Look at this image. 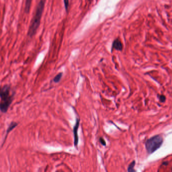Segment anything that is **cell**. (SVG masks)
I'll list each match as a JSON object with an SVG mask.
<instances>
[{
  "mask_svg": "<svg viewBox=\"0 0 172 172\" xmlns=\"http://www.w3.org/2000/svg\"><path fill=\"white\" fill-rule=\"evenodd\" d=\"M45 0H40L36 9L35 12L31 20L28 31V35L32 37L36 34L41 24V19L44 12Z\"/></svg>",
  "mask_w": 172,
  "mask_h": 172,
  "instance_id": "obj_1",
  "label": "cell"
},
{
  "mask_svg": "<svg viewBox=\"0 0 172 172\" xmlns=\"http://www.w3.org/2000/svg\"><path fill=\"white\" fill-rule=\"evenodd\" d=\"M14 95L11 92V86L8 84L0 86V111L6 113L13 100Z\"/></svg>",
  "mask_w": 172,
  "mask_h": 172,
  "instance_id": "obj_2",
  "label": "cell"
},
{
  "mask_svg": "<svg viewBox=\"0 0 172 172\" xmlns=\"http://www.w3.org/2000/svg\"><path fill=\"white\" fill-rule=\"evenodd\" d=\"M163 142V138L161 135H155L147 140L146 143V149L149 154H151L158 149Z\"/></svg>",
  "mask_w": 172,
  "mask_h": 172,
  "instance_id": "obj_3",
  "label": "cell"
},
{
  "mask_svg": "<svg viewBox=\"0 0 172 172\" xmlns=\"http://www.w3.org/2000/svg\"><path fill=\"white\" fill-rule=\"evenodd\" d=\"M80 125V120H77L76 124L74 127V145L77 146L79 142V137H78V130Z\"/></svg>",
  "mask_w": 172,
  "mask_h": 172,
  "instance_id": "obj_4",
  "label": "cell"
},
{
  "mask_svg": "<svg viewBox=\"0 0 172 172\" xmlns=\"http://www.w3.org/2000/svg\"><path fill=\"white\" fill-rule=\"evenodd\" d=\"M17 126H18V123H17V122H12L8 126V129H7V130L6 134V135H5V138H4V143L5 142V141H6L7 137L8 136V135L9 134L10 132L12 131L15 128L17 127Z\"/></svg>",
  "mask_w": 172,
  "mask_h": 172,
  "instance_id": "obj_5",
  "label": "cell"
},
{
  "mask_svg": "<svg viewBox=\"0 0 172 172\" xmlns=\"http://www.w3.org/2000/svg\"><path fill=\"white\" fill-rule=\"evenodd\" d=\"M113 48L117 51H122L123 48L122 44L121 43V41L119 39H116L113 42L112 45Z\"/></svg>",
  "mask_w": 172,
  "mask_h": 172,
  "instance_id": "obj_6",
  "label": "cell"
},
{
  "mask_svg": "<svg viewBox=\"0 0 172 172\" xmlns=\"http://www.w3.org/2000/svg\"><path fill=\"white\" fill-rule=\"evenodd\" d=\"M32 1V0H26V1H25V11L27 14L29 12L31 8Z\"/></svg>",
  "mask_w": 172,
  "mask_h": 172,
  "instance_id": "obj_7",
  "label": "cell"
},
{
  "mask_svg": "<svg viewBox=\"0 0 172 172\" xmlns=\"http://www.w3.org/2000/svg\"><path fill=\"white\" fill-rule=\"evenodd\" d=\"M135 161H133L131 163H130V164L129 165L128 167V172H135V170H134V167L135 166Z\"/></svg>",
  "mask_w": 172,
  "mask_h": 172,
  "instance_id": "obj_8",
  "label": "cell"
},
{
  "mask_svg": "<svg viewBox=\"0 0 172 172\" xmlns=\"http://www.w3.org/2000/svg\"><path fill=\"white\" fill-rule=\"evenodd\" d=\"M62 73H59V74H58L53 79L54 82H56V83L59 82V81L61 80V78L62 77Z\"/></svg>",
  "mask_w": 172,
  "mask_h": 172,
  "instance_id": "obj_9",
  "label": "cell"
},
{
  "mask_svg": "<svg viewBox=\"0 0 172 172\" xmlns=\"http://www.w3.org/2000/svg\"><path fill=\"white\" fill-rule=\"evenodd\" d=\"M64 4L65 6V9L68 10L69 5V1L68 0H64Z\"/></svg>",
  "mask_w": 172,
  "mask_h": 172,
  "instance_id": "obj_10",
  "label": "cell"
},
{
  "mask_svg": "<svg viewBox=\"0 0 172 172\" xmlns=\"http://www.w3.org/2000/svg\"><path fill=\"white\" fill-rule=\"evenodd\" d=\"M100 143H101V144H102V145H106V142L105 141V140H104L103 138H100Z\"/></svg>",
  "mask_w": 172,
  "mask_h": 172,
  "instance_id": "obj_11",
  "label": "cell"
},
{
  "mask_svg": "<svg viewBox=\"0 0 172 172\" xmlns=\"http://www.w3.org/2000/svg\"><path fill=\"white\" fill-rule=\"evenodd\" d=\"M160 101H161V102H164V101H165L166 98L164 95H161L160 97Z\"/></svg>",
  "mask_w": 172,
  "mask_h": 172,
  "instance_id": "obj_12",
  "label": "cell"
}]
</instances>
